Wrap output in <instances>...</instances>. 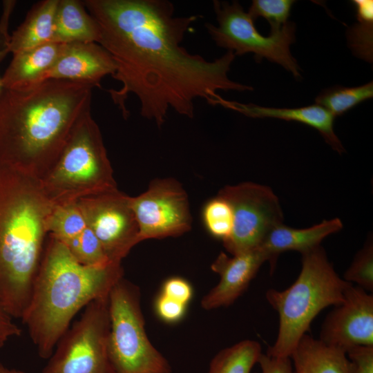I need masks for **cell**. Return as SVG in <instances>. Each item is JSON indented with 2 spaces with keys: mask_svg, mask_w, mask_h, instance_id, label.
<instances>
[{
  "mask_svg": "<svg viewBox=\"0 0 373 373\" xmlns=\"http://www.w3.org/2000/svg\"><path fill=\"white\" fill-rule=\"evenodd\" d=\"M88 12L99 26L101 45L112 57L113 78L121 83L108 93L124 118L126 102L135 95L142 117L160 128L171 108L193 118L194 102L204 99L217 105L220 90L254 88L228 77L236 55L228 50L213 61L191 54L181 46L197 16L175 17L166 0H84Z\"/></svg>",
  "mask_w": 373,
  "mask_h": 373,
  "instance_id": "obj_1",
  "label": "cell"
},
{
  "mask_svg": "<svg viewBox=\"0 0 373 373\" xmlns=\"http://www.w3.org/2000/svg\"><path fill=\"white\" fill-rule=\"evenodd\" d=\"M93 84L48 79L0 89V165L42 180L52 169L81 115Z\"/></svg>",
  "mask_w": 373,
  "mask_h": 373,
  "instance_id": "obj_2",
  "label": "cell"
},
{
  "mask_svg": "<svg viewBox=\"0 0 373 373\" xmlns=\"http://www.w3.org/2000/svg\"><path fill=\"white\" fill-rule=\"evenodd\" d=\"M121 263L85 265L50 236L21 318L39 356L50 357L74 316L123 278Z\"/></svg>",
  "mask_w": 373,
  "mask_h": 373,
  "instance_id": "obj_3",
  "label": "cell"
},
{
  "mask_svg": "<svg viewBox=\"0 0 373 373\" xmlns=\"http://www.w3.org/2000/svg\"><path fill=\"white\" fill-rule=\"evenodd\" d=\"M54 207L40 180L0 165V306L12 318L29 303Z\"/></svg>",
  "mask_w": 373,
  "mask_h": 373,
  "instance_id": "obj_4",
  "label": "cell"
},
{
  "mask_svg": "<svg viewBox=\"0 0 373 373\" xmlns=\"http://www.w3.org/2000/svg\"><path fill=\"white\" fill-rule=\"evenodd\" d=\"M351 285L336 274L321 246L302 254L294 283L285 290L271 289L265 294L279 316L277 338L266 354L290 357L314 318L325 308L341 304Z\"/></svg>",
  "mask_w": 373,
  "mask_h": 373,
  "instance_id": "obj_5",
  "label": "cell"
},
{
  "mask_svg": "<svg viewBox=\"0 0 373 373\" xmlns=\"http://www.w3.org/2000/svg\"><path fill=\"white\" fill-rule=\"evenodd\" d=\"M90 108L81 115L57 162L40 180L44 193L55 206L117 189Z\"/></svg>",
  "mask_w": 373,
  "mask_h": 373,
  "instance_id": "obj_6",
  "label": "cell"
},
{
  "mask_svg": "<svg viewBox=\"0 0 373 373\" xmlns=\"http://www.w3.org/2000/svg\"><path fill=\"white\" fill-rule=\"evenodd\" d=\"M108 352L116 373H171L145 329L139 287L122 278L108 295Z\"/></svg>",
  "mask_w": 373,
  "mask_h": 373,
  "instance_id": "obj_7",
  "label": "cell"
},
{
  "mask_svg": "<svg viewBox=\"0 0 373 373\" xmlns=\"http://www.w3.org/2000/svg\"><path fill=\"white\" fill-rule=\"evenodd\" d=\"M108 296L96 299L58 341L41 373H116L108 352Z\"/></svg>",
  "mask_w": 373,
  "mask_h": 373,
  "instance_id": "obj_8",
  "label": "cell"
},
{
  "mask_svg": "<svg viewBox=\"0 0 373 373\" xmlns=\"http://www.w3.org/2000/svg\"><path fill=\"white\" fill-rule=\"evenodd\" d=\"M218 26L207 23L205 27L217 46L235 55L253 53L260 62L263 58L282 66L298 78L300 68L289 46L295 41V25L287 22L279 31L269 36L260 35L254 21L238 1H213Z\"/></svg>",
  "mask_w": 373,
  "mask_h": 373,
  "instance_id": "obj_9",
  "label": "cell"
},
{
  "mask_svg": "<svg viewBox=\"0 0 373 373\" xmlns=\"http://www.w3.org/2000/svg\"><path fill=\"white\" fill-rule=\"evenodd\" d=\"M218 195L229 202L233 211L232 231L222 242L232 256L259 248L270 231L283 223L279 200L267 186L245 182L225 186Z\"/></svg>",
  "mask_w": 373,
  "mask_h": 373,
  "instance_id": "obj_10",
  "label": "cell"
},
{
  "mask_svg": "<svg viewBox=\"0 0 373 373\" xmlns=\"http://www.w3.org/2000/svg\"><path fill=\"white\" fill-rule=\"evenodd\" d=\"M186 191L173 178L152 180L148 189L130 197L138 225V242L177 237L191 229L192 217Z\"/></svg>",
  "mask_w": 373,
  "mask_h": 373,
  "instance_id": "obj_11",
  "label": "cell"
},
{
  "mask_svg": "<svg viewBox=\"0 0 373 373\" xmlns=\"http://www.w3.org/2000/svg\"><path fill=\"white\" fill-rule=\"evenodd\" d=\"M109 261L121 263L138 244V225L130 197L118 189L77 202Z\"/></svg>",
  "mask_w": 373,
  "mask_h": 373,
  "instance_id": "obj_12",
  "label": "cell"
},
{
  "mask_svg": "<svg viewBox=\"0 0 373 373\" xmlns=\"http://www.w3.org/2000/svg\"><path fill=\"white\" fill-rule=\"evenodd\" d=\"M326 316L319 340L345 352L359 345L373 346V295L351 285L344 300Z\"/></svg>",
  "mask_w": 373,
  "mask_h": 373,
  "instance_id": "obj_13",
  "label": "cell"
},
{
  "mask_svg": "<svg viewBox=\"0 0 373 373\" xmlns=\"http://www.w3.org/2000/svg\"><path fill=\"white\" fill-rule=\"evenodd\" d=\"M265 261L267 258L260 248L232 257L220 253L211 266V270L220 276V280L204 296L202 307L211 310L233 304L247 289Z\"/></svg>",
  "mask_w": 373,
  "mask_h": 373,
  "instance_id": "obj_14",
  "label": "cell"
},
{
  "mask_svg": "<svg viewBox=\"0 0 373 373\" xmlns=\"http://www.w3.org/2000/svg\"><path fill=\"white\" fill-rule=\"evenodd\" d=\"M115 70L111 55L99 44L67 43L42 82L66 79L100 86L102 79L108 75L113 76Z\"/></svg>",
  "mask_w": 373,
  "mask_h": 373,
  "instance_id": "obj_15",
  "label": "cell"
},
{
  "mask_svg": "<svg viewBox=\"0 0 373 373\" xmlns=\"http://www.w3.org/2000/svg\"><path fill=\"white\" fill-rule=\"evenodd\" d=\"M48 235L69 250L85 265H98L108 260L77 202L55 206L48 224Z\"/></svg>",
  "mask_w": 373,
  "mask_h": 373,
  "instance_id": "obj_16",
  "label": "cell"
},
{
  "mask_svg": "<svg viewBox=\"0 0 373 373\" xmlns=\"http://www.w3.org/2000/svg\"><path fill=\"white\" fill-rule=\"evenodd\" d=\"M218 105L234 110L249 117H271L303 123L318 131L325 142L338 153H342L345 151L334 131L335 117L318 104L296 108H278L263 107L253 104H241L221 98Z\"/></svg>",
  "mask_w": 373,
  "mask_h": 373,
  "instance_id": "obj_17",
  "label": "cell"
},
{
  "mask_svg": "<svg viewBox=\"0 0 373 373\" xmlns=\"http://www.w3.org/2000/svg\"><path fill=\"white\" fill-rule=\"evenodd\" d=\"M342 228L343 223L338 218L323 220L319 224L304 229L291 228L281 223L270 231L259 248L273 270L280 254L297 251L303 254L321 246L325 238Z\"/></svg>",
  "mask_w": 373,
  "mask_h": 373,
  "instance_id": "obj_18",
  "label": "cell"
},
{
  "mask_svg": "<svg viewBox=\"0 0 373 373\" xmlns=\"http://www.w3.org/2000/svg\"><path fill=\"white\" fill-rule=\"evenodd\" d=\"M64 44L51 41L12 54V59L0 79L1 88L20 89L41 83L59 55Z\"/></svg>",
  "mask_w": 373,
  "mask_h": 373,
  "instance_id": "obj_19",
  "label": "cell"
},
{
  "mask_svg": "<svg viewBox=\"0 0 373 373\" xmlns=\"http://www.w3.org/2000/svg\"><path fill=\"white\" fill-rule=\"evenodd\" d=\"M294 373H355L346 352L305 334L291 356Z\"/></svg>",
  "mask_w": 373,
  "mask_h": 373,
  "instance_id": "obj_20",
  "label": "cell"
},
{
  "mask_svg": "<svg viewBox=\"0 0 373 373\" xmlns=\"http://www.w3.org/2000/svg\"><path fill=\"white\" fill-rule=\"evenodd\" d=\"M85 8L83 2L78 0H59L52 41L98 44L99 26Z\"/></svg>",
  "mask_w": 373,
  "mask_h": 373,
  "instance_id": "obj_21",
  "label": "cell"
},
{
  "mask_svg": "<svg viewBox=\"0 0 373 373\" xmlns=\"http://www.w3.org/2000/svg\"><path fill=\"white\" fill-rule=\"evenodd\" d=\"M59 0L36 3L11 35L10 52H23L52 41Z\"/></svg>",
  "mask_w": 373,
  "mask_h": 373,
  "instance_id": "obj_22",
  "label": "cell"
},
{
  "mask_svg": "<svg viewBox=\"0 0 373 373\" xmlns=\"http://www.w3.org/2000/svg\"><path fill=\"white\" fill-rule=\"evenodd\" d=\"M261 354L259 343L242 341L217 353L210 363L208 373H250Z\"/></svg>",
  "mask_w": 373,
  "mask_h": 373,
  "instance_id": "obj_23",
  "label": "cell"
},
{
  "mask_svg": "<svg viewBox=\"0 0 373 373\" xmlns=\"http://www.w3.org/2000/svg\"><path fill=\"white\" fill-rule=\"evenodd\" d=\"M356 12L358 23L347 31V41L352 52L358 57L372 62L373 54V1H352Z\"/></svg>",
  "mask_w": 373,
  "mask_h": 373,
  "instance_id": "obj_24",
  "label": "cell"
},
{
  "mask_svg": "<svg viewBox=\"0 0 373 373\" xmlns=\"http://www.w3.org/2000/svg\"><path fill=\"white\" fill-rule=\"evenodd\" d=\"M373 96V82L356 87L336 86L320 93L315 101L334 117L343 115Z\"/></svg>",
  "mask_w": 373,
  "mask_h": 373,
  "instance_id": "obj_25",
  "label": "cell"
},
{
  "mask_svg": "<svg viewBox=\"0 0 373 373\" xmlns=\"http://www.w3.org/2000/svg\"><path fill=\"white\" fill-rule=\"evenodd\" d=\"M202 219L208 232L214 238L224 242L231 235L233 211L229 202L221 195L218 194L205 204Z\"/></svg>",
  "mask_w": 373,
  "mask_h": 373,
  "instance_id": "obj_26",
  "label": "cell"
},
{
  "mask_svg": "<svg viewBox=\"0 0 373 373\" xmlns=\"http://www.w3.org/2000/svg\"><path fill=\"white\" fill-rule=\"evenodd\" d=\"M294 2L292 0H254L248 14L254 21L260 17L265 18L270 24V32H278L288 22Z\"/></svg>",
  "mask_w": 373,
  "mask_h": 373,
  "instance_id": "obj_27",
  "label": "cell"
},
{
  "mask_svg": "<svg viewBox=\"0 0 373 373\" xmlns=\"http://www.w3.org/2000/svg\"><path fill=\"white\" fill-rule=\"evenodd\" d=\"M344 280L356 283L368 292L373 291V245L368 240L356 255L350 267L344 274Z\"/></svg>",
  "mask_w": 373,
  "mask_h": 373,
  "instance_id": "obj_28",
  "label": "cell"
},
{
  "mask_svg": "<svg viewBox=\"0 0 373 373\" xmlns=\"http://www.w3.org/2000/svg\"><path fill=\"white\" fill-rule=\"evenodd\" d=\"M154 309L161 321L174 324L183 319L186 312L187 305L160 293L155 300Z\"/></svg>",
  "mask_w": 373,
  "mask_h": 373,
  "instance_id": "obj_29",
  "label": "cell"
},
{
  "mask_svg": "<svg viewBox=\"0 0 373 373\" xmlns=\"http://www.w3.org/2000/svg\"><path fill=\"white\" fill-rule=\"evenodd\" d=\"M161 294L188 305L193 298V289L186 279L173 276L166 279L162 284Z\"/></svg>",
  "mask_w": 373,
  "mask_h": 373,
  "instance_id": "obj_30",
  "label": "cell"
},
{
  "mask_svg": "<svg viewBox=\"0 0 373 373\" xmlns=\"http://www.w3.org/2000/svg\"><path fill=\"white\" fill-rule=\"evenodd\" d=\"M346 354L355 373H373V346H355L347 350Z\"/></svg>",
  "mask_w": 373,
  "mask_h": 373,
  "instance_id": "obj_31",
  "label": "cell"
},
{
  "mask_svg": "<svg viewBox=\"0 0 373 373\" xmlns=\"http://www.w3.org/2000/svg\"><path fill=\"white\" fill-rule=\"evenodd\" d=\"M17 1H3L2 13L0 18V62L10 52L11 35L8 33L9 21Z\"/></svg>",
  "mask_w": 373,
  "mask_h": 373,
  "instance_id": "obj_32",
  "label": "cell"
},
{
  "mask_svg": "<svg viewBox=\"0 0 373 373\" xmlns=\"http://www.w3.org/2000/svg\"><path fill=\"white\" fill-rule=\"evenodd\" d=\"M258 363L261 372L255 373H294L290 357H276L262 353Z\"/></svg>",
  "mask_w": 373,
  "mask_h": 373,
  "instance_id": "obj_33",
  "label": "cell"
},
{
  "mask_svg": "<svg viewBox=\"0 0 373 373\" xmlns=\"http://www.w3.org/2000/svg\"><path fill=\"white\" fill-rule=\"evenodd\" d=\"M10 316L0 306V348L13 336H20L22 333L21 329L18 327Z\"/></svg>",
  "mask_w": 373,
  "mask_h": 373,
  "instance_id": "obj_34",
  "label": "cell"
},
{
  "mask_svg": "<svg viewBox=\"0 0 373 373\" xmlns=\"http://www.w3.org/2000/svg\"><path fill=\"white\" fill-rule=\"evenodd\" d=\"M0 373H25L21 370L9 369L0 363Z\"/></svg>",
  "mask_w": 373,
  "mask_h": 373,
  "instance_id": "obj_35",
  "label": "cell"
},
{
  "mask_svg": "<svg viewBox=\"0 0 373 373\" xmlns=\"http://www.w3.org/2000/svg\"><path fill=\"white\" fill-rule=\"evenodd\" d=\"M0 89H1V84H0Z\"/></svg>",
  "mask_w": 373,
  "mask_h": 373,
  "instance_id": "obj_36",
  "label": "cell"
}]
</instances>
